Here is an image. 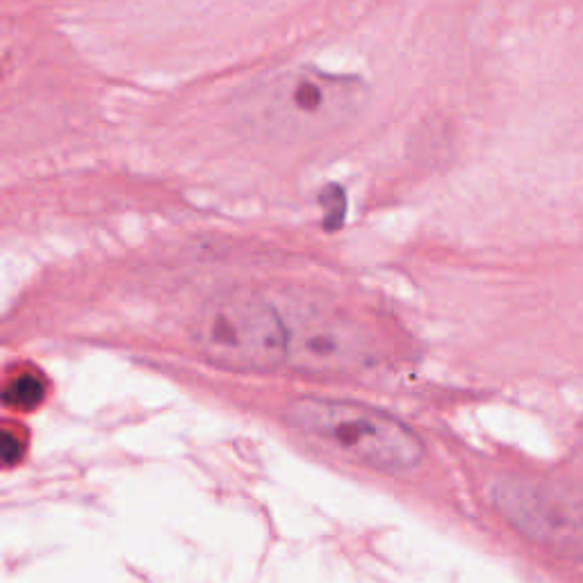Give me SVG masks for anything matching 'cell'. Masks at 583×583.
<instances>
[{"label":"cell","mask_w":583,"mask_h":583,"mask_svg":"<svg viewBox=\"0 0 583 583\" xmlns=\"http://www.w3.org/2000/svg\"><path fill=\"white\" fill-rule=\"evenodd\" d=\"M367 96L360 78L303 64L249 82L235 98L233 117L237 128L256 142L308 144L356 121Z\"/></svg>","instance_id":"6da1fadb"},{"label":"cell","mask_w":583,"mask_h":583,"mask_svg":"<svg viewBox=\"0 0 583 583\" xmlns=\"http://www.w3.org/2000/svg\"><path fill=\"white\" fill-rule=\"evenodd\" d=\"M287 422L303 438L347 461L385 474H408L424 461V442L385 410L347 399L299 397Z\"/></svg>","instance_id":"7a4b0ae2"},{"label":"cell","mask_w":583,"mask_h":583,"mask_svg":"<svg viewBox=\"0 0 583 583\" xmlns=\"http://www.w3.org/2000/svg\"><path fill=\"white\" fill-rule=\"evenodd\" d=\"M190 338L205 360L233 372H274L287 363V322L251 292H224L203 303Z\"/></svg>","instance_id":"3957f363"},{"label":"cell","mask_w":583,"mask_h":583,"mask_svg":"<svg viewBox=\"0 0 583 583\" xmlns=\"http://www.w3.org/2000/svg\"><path fill=\"white\" fill-rule=\"evenodd\" d=\"M508 524L533 543L583 561V488L552 479L504 476L490 490Z\"/></svg>","instance_id":"277c9868"},{"label":"cell","mask_w":583,"mask_h":583,"mask_svg":"<svg viewBox=\"0 0 583 583\" xmlns=\"http://www.w3.org/2000/svg\"><path fill=\"white\" fill-rule=\"evenodd\" d=\"M287 322V365L308 376H347L374 360L372 340L356 319L328 306L299 308Z\"/></svg>","instance_id":"5b68a950"},{"label":"cell","mask_w":583,"mask_h":583,"mask_svg":"<svg viewBox=\"0 0 583 583\" xmlns=\"http://www.w3.org/2000/svg\"><path fill=\"white\" fill-rule=\"evenodd\" d=\"M44 399V385L35 374H21L7 383L5 404L16 410H32Z\"/></svg>","instance_id":"8992f818"}]
</instances>
